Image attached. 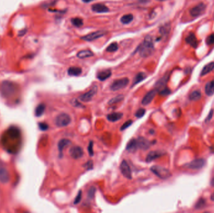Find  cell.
Segmentation results:
<instances>
[{
  "label": "cell",
  "instance_id": "5bb4252c",
  "mask_svg": "<svg viewBox=\"0 0 214 213\" xmlns=\"http://www.w3.org/2000/svg\"><path fill=\"white\" fill-rule=\"evenodd\" d=\"M165 154V152H163L162 151H159V150L150 151L147 156L146 162H150L156 159L162 157V156H163Z\"/></svg>",
  "mask_w": 214,
  "mask_h": 213
},
{
  "label": "cell",
  "instance_id": "ee69618b",
  "mask_svg": "<svg viewBox=\"0 0 214 213\" xmlns=\"http://www.w3.org/2000/svg\"><path fill=\"white\" fill-rule=\"evenodd\" d=\"M38 125L40 129L42 131H46L48 129V125L45 123H40Z\"/></svg>",
  "mask_w": 214,
  "mask_h": 213
},
{
  "label": "cell",
  "instance_id": "603a6c76",
  "mask_svg": "<svg viewBox=\"0 0 214 213\" xmlns=\"http://www.w3.org/2000/svg\"><path fill=\"white\" fill-rule=\"evenodd\" d=\"M205 92L207 96H212L214 94V80L206 84Z\"/></svg>",
  "mask_w": 214,
  "mask_h": 213
},
{
  "label": "cell",
  "instance_id": "f35d334b",
  "mask_svg": "<svg viewBox=\"0 0 214 213\" xmlns=\"http://www.w3.org/2000/svg\"><path fill=\"white\" fill-rule=\"evenodd\" d=\"M96 189L95 187H91L88 191V197L89 199H93L95 196Z\"/></svg>",
  "mask_w": 214,
  "mask_h": 213
},
{
  "label": "cell",
  "instance_id": "484cf974",
  "mask_svg": "<svg viewBox=\"0 0 214 213\" xmlns=\"http://www.w3.org/2000/svg\"><path fill=\"white\" fill-rule=\"evenodd\" d=\"M214 69V62H211L207 65H206L202 69L201 73V76H205L206 74H207L208 73H210Z\"/></svg>",
  "mask_w": 214,
  "mask_h": 213
},
{
  "label": "cell",
  "instance_id": "44dd1931",
  "mask_svg": "<svg viewBox=\"0 0 214 213\" xmlns=\"http://www.w3.org/2000/svg\"><path fill=\"white\" fill-rule=\"evenodd\" d=\"M10 180L9 173L4 168H0V181L3 183L8 182Z\"/></svg>",
  "mask_w": 214,
  "mask_h": 213
},
{
  "label": "cell",
  "instance_id": "5b68a950",
  "mask_svg": "<svg viewBox=\"0 0 214 213\" xmlns=\"http://www.w3.org/2000/svg\"><path fill=\"white\" fill-rule=\"evenodd\" d=\"M71 121V117L69 115L67 114V113H61V114L57 116L55 119L56 125L60 127H65L68 126V124H70Z\"/></svg>",
  "mask_w": 214,
  "mask_h": 213
},
{
  "label": "cell",
  "instance_id": "3957f363",
  "mask_svg": "<svg viewBox=\"0 0 214 213\" xmlns=\"http://www.w3.org/2000/svg\"><path fill=\"white\" fill-rule=\"evenodd\" d=\"M130 80L127 77H123L121 78V79L116 80L110 85V89L113 91H116L123 89L127 86Z\"/></svg>",
  "mask_w": 214,
  "mask_h": 213
},
{
  "label": "cell",
  "instance_id": "b9f144b4",
  "mask_svg": "<svg viewBox=\"0 0 214 213\" xmlns=\"http://www.w3.org/2000/svg\"><path fill=\"white\" fill-rule=\"evenodd\" d=\"M170 93H171V91L169 89H168L167 88H164L160 91L159 94L162 96H167V95H170Z\"/></svg>",
  "mask_w": 214,
  "mask_h": 213
},
{
  "label": "cell",
  "instance_id": "d6a6232c",
  "mask_svg": "<svg viewBox=\"0 0 214 213\" xmlns=\"http://www.w3.org/2000/svg\"><path fill=\"white\" fill-rule=\"evenodd\" d=\"M118 49V46L117 42H114L111 43L108 47L106 48V50L108 52H115L117 51V49Z\"/></svg>",
  "mask_w": 214,
  "mask_h": 213
},
{
  "label": "cell",
  "instance_id": "f907efd6",
  "mask_svg": "<svg viewBox=\"0 0 214 213\" xmlns=\"http://www.w3.org/2000/svg\"><path fill=\"white\" fill-rule=\"evenodd\" d=\"M211 200H212V201H214V193L212 194V196H211Z\"/></svg>",
  "mask_w": 214,
  "mask_h": 213
},
{
  "label": "cell",
  "instance_id": "2e32d148",
  "mask_svg": "<svg viewBox=\"0 0 214 213\" xmlns=\"http://www.w3.org/2000/svg\"><path fill=\"white\" fill-rule=\"evenodd\" d=\"M185 41H186L190 46L193 47L194 48H196L198 46V40L195 36V35L193 33H190L188 36L185 38Z\"/></svg>",
  "mask_w": 214,
  "mask_h": 213
},
{
  "label": "cell",
  "instance_id": "1f68e13d",
  "mask_svg": "<svg viewBox=\"0 0 214 213\" xmlns=\"http://www.w3.org/2000/svg\"><path fill=\"white\" fill-rule=\"evenodd\" d=\"M123 99H124V96L123 95H118V96H115V98L111 99L110 100L108 101V104L111 105V104L118 103L122 101V100H123Z\"/></svg>",
  "mask_w": 214,
  "mask_h": 213
},
{
  "label": "cell",
  "instance_id": "8d00e7d4",
  "mask_svg": "<svg viewBox=\"0 0 214 213\" xmlns=\"http://www.w3.org/2000/svg\"><path fill=\"white\" fill-rule=\"evenodd\" d=\"M206 43L208 45H212L214 43V33H212L206 38Z\"/></svg>",
  "mask_w": 214,
  "mask_h": 213
},
{
  "label": "cell",
  "instance_id": "c3c4849f",
  "mask_svg": "<svg viewBox=\"0 0 214 213\" xmlns=\"http://www.w3.org/2000/svg\"><path fill=\"white\" fill-rule=\"evenodd\" d=\"M82 1L84 2V3H90L92 1H94V0H82Z\"/></svg>",
  "mask_w": 214,
  "mask_h": 213
},
{
  "label": "cell",
  "instance_id": "f1b7e54d",
  "mask_svg": "<svg viewBox=\"0 0 214 213\" xmlns=\"http://www.w3.org/2000/svg\"><path fill=\"white\" fill-rule=\"evenodd\" d=\"M133 19V16L132 14H128V15H123L120 19L121 23L123 25H128L130 24Z\"/></svg>",
  "mask_w": 214,
  "mask_h": 213
},
{
  "label": "cell",
  "instance_id": "4fadbf2b",
  "mask_svg": "<svg viewBox=\"0 0 214 213\" xmlns=\"http://www.w3.org/2000/svg\"><path fill=\"white\" fill-rule=\"evenodd\" d=\"M137 139L138 148L142 150H147L152 144V142H150L144 137H138Z\"/></svg>",
  "mask_w": 214,
  "mask_h": 213
},
{
  "label": "cell",
  "instance_id": "ac0fdd59",
  "mask_svg": "<svg viewBox=\"0 0 214 213\" xmlns=\"http://www.w3.org/2000/svg\"><path fill=\"white\" fill-rule=\"evenodd\" d=\"M169 79V74H166L162 77L161 79H160L156 83L155 86L156 89H163L164 88H165L166 84L168 82V80Z\"/></svg>",
  "mask_w": 214,
  "mask_h": 213
},
{
  "label": "cell",
  "instance_id": "6da1fadb",
  "mask_svg": "<svg viewBox=\"0 0 214 213\" xmlns=\"http://www.w3.org/2000/svg\"><path fill=\"white\" fill-rule=\"evenodd\" d=\"M138 51L141 57L147 58L150 56L154 51V45L151 37L147 36L139 46Z\"/></svg>",
  "mask_w": 214,
  "mask_h": 213
},
{
  "label": "cell",
  "instance_id": "e0dca14e",
  "mask_svg": "<svg viewBox=\"0 0 214 213\" xmlns=\"http://www.w3.org/2000/svg\"><path fill=\"white\" fill-rule=\"evenodd\" d=\"M71 144V141L68 139H62L58 142V148L60 153V158H61L63 156V151L64 149H65V147L68 146Z\"/></svg>",
  "mask_w": 214,
  "mask_h": 213
},
{
  "label": "cell",
  "instance_id": "7bdbcfd3",
  "mask_svg": "<svg viewBox=\"0 0 214 213\" xmlns=\"http://www.w3.org/2000/svg\"><path fill=\"white\" fill-rule=\"evenodd\" d=\"M84 167L86 168L87 170L93 169V168H94V163H93V161L91 160L88 161V162L85 163V165H84Z\"/></svg>",
  "mask_w": 214,
  "mask_h": 213
},
{
  "label": "cell",
  "instance_id": "7c38bea8",
  "mask_svg": "<svg viewBox=\"0 0 214 213\" xmlns=\"http://www.w3.org/2000/svg\"><path fill=\"white\" fill-rule=\"evenodd\" d=\"M158 93V89H156V88L154 89L151 90L150 91H149L148 93L144 97L141 101V104L144 106L148 105L150 103L153 98L155 97L156 95Z\"/></svg>",
  "mask_w": 214,
  "mask_h": 213
},
{
  "label": "cell",
  "instance_id": "816d5d0a",
  "mask_svg": "<svg viewBox=\"0 0 214 213\" xmlns=\"http://www.w3.org/2000/svg\"><path fill=\"white\" fill-rule=\"evenodd\" d=\"M156 1H167V0H156Z\"/></svg>",
  "mask_w": 214,
  "mask_h": 213
},
{
  "label": "cell",
  "instance_id": "ba28073f",
  "mask_svg": "<svg viewBox=\"0 0 214 213\" xmlns=\"http://www.w3.org/2000/svg\"><path fill=\"white\" fill-rule=\"evenodd\" d=\"M120 171L123 174V176L128 179H131L132 178V171L130 167L128 165L127 162L125 160H123L121 162L120 166Z\"/></svg>",
  "mask_w": 214,
  "mask_h": 213
},
{
  "label": "cell",
  "instance_id": "e575fe53",
  "mask_svg": "<svg viewBox=\"0 0 214 213\" xmlns=\"http://www.w3.org/2000/svg\"><path fill=\"white\" fill-rule=\"evenodd\" d=\"M205 205V200H204V199L201 198L200 199V200L198 201V202L196 203L195 204V209H202V208H204Z\"/></svg>",
  "mask_w": 214,
  "mask_h": 213
},
{
  "label": "cell",
  "instance_id": "277c9868",
  "mask_svg": "<svg viewBox=\"0 0 214 213\" xmlns=\"http://www.w3.org/2000/svg\"><path fill=\"white\" fill-rule=\"evenodd\" d=\"M15 84L10 81H4L1 86L2 93L5 96H10L15 93L16 91Z\"/></svg>",
  "mask_w": 214,
  "mask_h": 213
},
{
  "label": "cell",
  "instance_id": "60d3db41",
  "mask_svg": "<svg viewBox=\"0 0 214 213\" xmlns=\"http://www.w3.org/2000/svg\"><path fill=\"white\" fill-rule=\"evenodd\" d=\"M82 191H79V192H78L77 196H76L75 201H74V204H77L79 203L82 200Z\"/></svg>",
  "mask_w": 214,
  "mask_h": 213
},
{
  "label": "cell",
  "instance_id": "f546056e",
  "mask_svg": "<svg viewBox=\"0 0 214 213\" xmlns=\"http://www.w3.org/2000/svg\"><path fill=\"white\" fill-rule=\"evenodd\" d=\"M45 110V105L44 104H39L35 109V115L37 117H40L43 115Z\"/></svg>",
  "mask_w": 214,
  "mask_h": 213
},
{
  "label": "cell",
  "instance_id": "9a60e30c",
  "mask_svg": "<svg viewBox=\"0 0 214 213\" xmlns=\"http://www.w3.org/2000/svg\"><path fill=\"white\" fill-rule=\"evenodd\" d=\"M91 10L97 13H105L109 11L108 7H106L105 4L101 3H97L93 4L91 6Z\"/></svg>",
  "mask_w": 214,
  "mask_h": 213
},
{
  "label": "cell",
  "instance_id": "836d02e7",
  "mask_svg": "<svg viewBox=\"0 0 214 213\" xmlns=\"http://www.w3.org/2000/svg\"><path fill=\"white\" fill-rule=\"evenodd\" d=\"M71 23L76 27H80L83 25V20L80 18H75L71 19Z\"/></svg>",
  "mask_w": 214,
  "mask_h": 213
},
{
  "label": "cell",
  "instance_id": "52a82bcc",
  "mask_svg": "<svg viewBox=\"0 0 214 213\" xmlns=\"http://www.w3.org/2000/svg\"><path fill=\"white\" fill-rule=\"evenodd\" d=\"M106 34V32L104 30H98L85 35V36L82 37V39L85 41H92L104 36Z\"/></svg>",
  "mask_w": 214,
  "mask_h": 213
},
{
  "label": "cell",
  "instance_id": "bcb514c9",
  "mask_svg": "<svg viewBox=\"0 0 214 213\" xmlns=\"http://www.w3.org/2000/svg\"><path fill=\"white\" fill-rule=\"evenodd\" d=\"M71 104H73L75 106H76V107H79V106H82V104L80 103H78V101L76 100V99H73V100L72 101V103H71Z\"/></svg>",
  "mask_w": 214,
  "mask_h": 213
},
{
  "label": "cell",
  "instance_id": "8992f818",
  "mask_svg": "<svg viewBox=\"0 0 214 213\" xmlns=\"http://www.w3.org/2000/svg\"><path fill=\"white\" fill-rule=\"evenodd\" d=\"M98 91V87L97 86H93L88 91L79 96V99L82 102H89L93 99Z\"/></svg>",
  "mask_w": 214,
  "mask_h": 213
},
{
  "label": "cell",
  "instance_id": "9c48e42d",
  "mask_svg": "<svg viewBox=\"0 0 214 213\" xmlns=\"http://www.w3.org/2000/svg\"><path fill=\"white\" fill-rule=\"evenodd\" d=\"M206 9V6L204 3H201L198 4L197 6L193 7L190 10V14L192 16L197 17L201 16L205 12Z\"/></svg>",
  "mask_w": 214,
  "mask_h": 213
},
{
  "label": "cell",
  "instance_id": "4dcf8cb0",
  "mask_svg": "<svg viewBox=\"0 0 214 213\" xmlns=\"http://www.w3.org/2000/svg\"><path fill=\"white\" fill-rule=\"evenodd\" d=\"M170 31V25L166 24L165 25H163L161 27L160 30V33L162 36H165L168 34Z\"/></svg>",
  "mask_w": 214,
  "mask_h": 213
},
{
  "label": "cell",
  "instance_id": "7dc6e473",
  "mask_svg": "<svg viewBox=\"0 0 214 213\" xmlns=\"http://www.w3.org/2000/svg\"><path fill=\"white\" fill-rule=\"evenodd\" d=\"M26 30H22V31H20V33H19V35H20V36H23V35L26 33Z\"/></svg>",
  "mask_w": 214,
  "mask_h": 213
},
{
  "label": "cell",
  "instance_id": "7402d4cb",
  "mask_svg": "<svg viewBox=\"0 0 214 213\" xmlns=\"http://www.w3.org/2000/svg\"><path fill=\"white\" fill-rule=\"evenodd\" d=\"M123 115L122 112H112L108 115L106 116L107 119L111 122H116L117 121L121 119L123 117Z\"/></svg>",
  "mask_w": 214,
  "mask_h": 213
},
{
  "label": "cell",
  "instance_id": "d6986e66",
  "mask_svg": "<svg viewBox=\"0 0 214 213\" xmlns=\"http://www.w3.org/2000/svg\"><path fill=\"white\" fill-rule=\"evenodd\" d=\"M111 71L110 69H105L98 72L97 77L100 81H103L108 79V78H109L111 76Z\"/></svg>",
  "mask_w": 214,
  "mask_h": 213
},
{
  "label": "cell",
  "instance_id": "74e56055",
  "mask_svg": "<svg viewBox=\"0 0 214 213\" xmlns=\"http://www.w3.org/2000/svg\"><path fill=\"white\" fill-rule=\"evenodd\" d=\"M145 109L144 108H140L135 113V116L137 118H141L144 116L145 114Z\"/></svg>",
  "mask_w": 214,
  "mask_h": 213
},
{
  "label": "cell",
  "instance_id": "d590c367",
  "mask_svg": "<svg viewBox=\"0 0 214 213\" xmlns=\"http://www.w3.org/2000/svg\"><path fill=\"white\" fill-rule=\"evenodd\" d=\"M132 123H133V121H132V120H130H130L126 121L125 122L124 124H123L122 126H121L120 130H121V131H124V130H125L126 129L128 128V127H130V126L132 124Z\"/></svg>",
  "mask_w": 214,
  "mask_h": 213
},
{
  "label": "cell",
  "instance_id": "cb8c5ba5",
  "mask_svg": "<svg viewBox=\"0 0 214 213\" xmlns=\"http://www.w3.org/2000/svg\"><path fill=\"white\" fill-rule=\"evenodd\" d=\"M94 53L90 50H82L77 53L76 56L80 59H85L90 58L94 56Z\"/></svg>",
  "mask_w": 214,
  "mask_h": 213
},
{
  "label": "cell",
  "instance_id": "f6af8a7d",
  "mask_svg": "<svg viewBox=\"0 0 214 213\" xmlns=\"http://www.w3.org/2000/svg\"><path fill=\"white\" fill-rule=\"evenodd\" d=\"M212 116H213V110H211L210 112H209V114L208 116L207 117V118H206V119H205V123H207L208 121H209L211 119Z\"/></svg>",
  "mask_w": 214,
  "mask_h": 213
},
{
  "label": "cell",
  "instance_id": "d4e9b609",
  "mask_svg": "<svg viewBox=\"0 0 214 213\" xmlns=\"http://www.w3.org/2000/svg\"><path fill=\"white\" fill-rule=\"evenodd\" d=\"M82 70L80 67L73 66L68 69V74L71 76H78L82 74Z\"/></svg>",
  "mask_w": 214,
  "mask_h": 213
},
{
  "label": "cell",
  "instance_id": "ffe728a7",
  "mask_svg": "<svg viewBox=\"0 0 214 213\" xmlns=\"http://www.w3.org/2000/svg\"><path fill=\"white\" fill-rule=\"evenodd\" d=\"M137 149L138 148L136 139H131L129 142H128L126 146V150L128 152H130V153L135 152L137 150Z\"/></svg>",
  "mask_w": 214,
  "mask_h": 213
},
{
  "label": "cell",
  "instance_id": "681fc988",
  "mask_svg": "<svg viewBox=\"0 0 214 213\" xmlns=\"http://www.w3.org/2000/svg\"><path fill=\"white\" fill-rule=\"evenodd\" d=\"M210 184H211V185H212V186L214 187V177L212 179L211 182H210Z\"/></svg>",
  "mask_w": 214,
  "mask_h": 213
},
{
  "label": "cell",
  "instance_id": "ab89813d",
  "mask_svg": "<svg viewBox=\"0 0 214 213\" xmlns=\"http://www.w3.org/2000/svg\"><path fill=\"white\" fill-rule=\"evenodd\" d=\"M88 151L89 155L90 156H93L94 154V142L90 141V143L88 146Z\"/></svg>",
  "mask_w": 214,
  "mask_h": 213
},
{
  "label": "cell",
  "instance_id": "7a4b0ae2",
  "mask_svg": "<svg viewBox=\"0 0 214 213\" xmlns=\"http://www.w3.org/2000/svg\"><path fill=\"white\" fill-rule=\"evenodd\" d=\"M150 170L155 175L162 179H168L172 176L168 169L160 166H153L150 168Z\"/></svg>",
  "mask_w": 214,
  "mask_h": 213
},
{
  "label": "cell",
  "instance_id": "4316f807",
  "mask_svg": "<svg viewBox=\"0 0 214 213\" xmlns=\"http://www.w3.org/2000/svg\"><path fill=\"white\" fill-rule=\"evenodd\" d=\"M146 77H147V75H146L145 73H143V72L138 73L134 78L132 86H134L136 84H137L140 83V82H141L142 81H144L146 78Z\"/></svg>",
  "mask_w": 214,
  "mask_h": 213
},
{
  "label": "cell",
  "instance_id": "8fae6325",
  "mask_svg": "<svg viewBox=\"0 0 214 213\" xmlns=\"http://www.w3.org/2000/svg\"><path fill=\"white\" fill-rule=\"evenodd\" d=\"M69 154L72 158L75 159H78L83 157L84 152L82 147L78 146H75L70 148V150L69 151Z\"/></svg>",
  "mask_w": 214,
  "mask_h": 213
},
{
  "label": "cell",
  "instance_id": "83f0119b",
  "mask_svg": "<svg viewBox=\"0 0 214 213\" xmlns=\"http://www.w3.org/2000/svg\"><path fill=\"white\" fill-rule=\"evenodd\" d=\"M202 96V93L201 91L199 90H195L193 92H192L190 95H189V99L191 101H198L201 98Z\"/></svg>",
  "mask_w": 214,
  "mask_h": 213
},
{
  "label": "cell",
  "instance_id": "30bf717a",
  "mask_svg": "<svg viewBox=\"0 0 214 213\" xmlns=\"http://www.w3.org/2000/svg\"><path fill=\"white\" fill-rule=\"evenodd\" d=\"M205 159L202 158H199L194 159L190 162L188 163V164L185 165V167H187L188 169H200L205 166Z\"/></svg>",
  "mask_w": 214,
  "mask_h": 213
}]
</instances>
